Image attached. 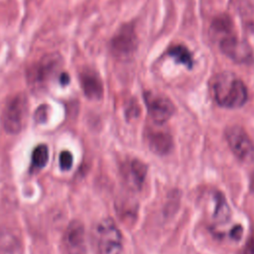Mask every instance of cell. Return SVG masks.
Returning a JSON list of instances; mask_svg holds the SVG:
<instances>
[{
    "instance_id": "cell-15",
    "label": "cell",
    "mask_w": 254,
    "mask_h": 254,
    "mask_svg": "<svg viewBox=\"0 0 254 254\" xmlns=\"http://www.w3.org/2000/svg\"><path fill=\"white\" fill-rule=\"evenodd\" d=\"M49 160V150L45 144L38 145L32 152V165L34 169L44 168Z\"/></svg>"
},
{
    "instance_id": "cell-16",
    "label": "cell",
    "mask_w": 254,
    "mask_h": 254,
    "mask_svg": "<svg viewBox=\"0 0 254 254\" xmlns=\"http://www.w3.org/2000/svg\"><path fill=\"white\" fill-rule=\"evenodd\" d=\"M59 162H60V167L63 171H68L72 166V155L68 151L64 150L61 152Z\"/></svg>"
},
{
    "instance_id": "cell-9",
    "label": "cell",
    "mask_w": 254,
    "mask_h": 254,
    "mask_svg": "<svg viewBox=\"0 0 254 254\" xmlns=\"http://www.w3.org/2000/svg\"><path fill=\"white\" fill-rule=\"evenodd\" d=\"M121 174L129 189L139 190L143 187L147 176V166L138 159H130L122 164Z\"/></svg>"
},
{
    "instance_id": "cell-5",
    "label": "cell",
    "mask_w": 254,
    "mask_h": 254,
    "mask_svg": "<svg viewBox=\"0 0 254 254\" xmlns=\"http://www.w3.org/2000/svg\"><path fill=\"white\" fill-rule=\"evenodd\" d=\"M225 138L232 153L240 161L249 163L254 160V143L241 126L232 125L227 127Z\"/></svg>"
},
{
    "instance_id": "cell-14",
    "label": "cell",
    "mask_w": 254,
    "mask_h": 254,
    "mask_svg": "<svg viewBox=\"0 0 254 254\" xmlns=\"http://www.w3.org/2000/svg\"><path fill=\"white\" fill-rule=\"evenodd\" d=\"M230 215V208L226 202L225 197L217 192L215 194V209L213 217L218 221H226Z\"/></svg>"
},
{
    "instance_id": "cell-6",
    "label": "cell",
    "mask_w": 254,
    "mask_h": 254,
    "mask_svg": "<svg viewBox=\"0 0 254 254\" xmlns=\"http://www.w3.org/2000/svg\"><path fill=\"white\" fill-rule=\"evenodd\" d=\"M144 100L150 117L158 124L168 121L175 112L173 102L165 95L148 91L144 93Z\"/></svg>"
},
{
    "instance_id": "cell-10",
    "label": "cell",
    "mask_w": 254,
    "mask_h": 254,
    "mask_svg": "<svg viewBox=\"0 0 254 254\" xmlns=\"http://www.w3.org/2000/svg\"><path fill=\"white\" fill-rule=\"evenodd\" d=\"M137 46L135 30L131 25L122 26L111 40V50L116 56H129Z\"/></svg>"
},
{
    "instance_id": "cell-4",
    "label": "cell",
    "mask_w": 254,
    "mask_h": 254,
    "mask_svg": "<svg viewBox=\"0 0 254 254\" xmlns=\"http://www.w3.org/2000/svg\"><path fill=\"white\" fill-rule=\"evenodd\" d=\"M96 240L99 254H121L122 235L111 218H104L98 223Z\"/></svg>"
},
{
    "instance_id": "cell-13",
    "label": "cell",
    "mask_w": 254,
    "mask_h": 254,
    "mask_svg": "<svg viewBox=\"0 0 254 254\" xmlns=\"http://www.w3.org/2000/svg\"><path fill=\"white\" fill-rule=\"evenodd\" d=\"M169 56L174 58L178 63L187 65L188 67H191L192 65V58L190 51L182 45H176L170 48Z\"/></svg>"
},
{
    "instance_id": "cell-12",
    "label": "cell",
    "mask_w": 254,
    "mask_h": 254,
    "mask_svg": "<svg viewBox=\"0 0 254 254\" xmlns=\"http://www.w3.org/2000/svg\"><path fill=\"white\" fill-rule=\"evenodd\" d=\"M80 84L86 97L99 99L103 93V86L99 76L91 70H85L80 74Z\"/></svg>"
},
{
    "instance_id": "cell-2",
    "label": "cell",
    "mask_w": 254,
    "mask_h": 254,
    "mask_svg": "<svg viewBox=\"0 0 254 254\" xmlns=\"http://www.w3.org/2000/svg\"><path fill=\"white\" fill-rule=\"evenodd\" d=\"M211 90L216 103L225 108H239L248 98L244 82L231 72L217 74L211 82Z\"/></svg>"
},
{
    "instance_id": "cell-3",
    "label": "cell",
    "mask_w": 254,
    "mask_h": 254,
    "mask_svg": "<svg viewBox=\"0 0 254 254\" xmlns=\"http://www.w3.org/2000/svg\"><path fill=\"white\" fill-rule=\"evenodd\" d=\"M28 114V100L25 94L19 93L6 102L1 122L5 131L9 134H18L24 127Z\"/></svg>"
},
{
    "instance_id": "cell-17",
    "label": "cell",
    "mask_w": 254,
    "mask_h": 254,
    "mask_svg": "<svg viewBox=\"0 0 254 254\" xmlns=\"http://www.w3.org/2000/svg\"><path fill=\"white\" fill-rule=\"evenodd\" d=\"M241 254H254V228L252 229Z\"/></svg>"
},
{
    "instance_id": "cell-11",
    "label": "cell",
    "mask_w": 254,
    "mask_h": 254,
    "mask_svg": "<svg viewBox=\"0 0 254 254\" xmlns=\"http://www.w3.org/2000/svg\"><path fill=\"white\" fill-rule=\"evenodd\" d=\"M146 140L150 150L158 155H167L173 147L172 137L166 131L149 130Z\"/></svg>"
},
{
    "instance_id": "cell-7",
    "label": "cell",
    "mask_w": 254,
    "mask_h": 254,
    "mask_svg": "<svg viewBox=\"0 0 254 254\" xmlns=\"http://www.w3.org/2000/svg\"><path fill=\"white\" fill-rule=\"evenodd\" d=\"M61 64V59L57 55H48L36 64L28 72V78L32 85L45 84L55 73Z\"/></svg>"
},
{
    "instance_id": "cell-8",
    "label": "cell",
    "mask_w": 254,
    "mask_h": 254,
    "mask_svg": "<svg viewBox=\"0 0 254 254\" xmlns=\"http://www.w3.org/2000/svg\"><path fill=\"white\" fill-rule=\"evenodd\" d=\"M64 244L67 254H86L85 232L80 221L69 222L64 235Z\"/></svg>"
},
{
    "instance_id": "cell-20",
    "label": "cell",
    "mask_w": 254,
    "mask_h": 254,
    "mask_svg": "<svg viewBox=\"0 0 254 254\" xmlns=\"http://www.w3.org/2000/svg\"><path fill=\"white\" fill-rule=\"evenodd\" d=\"M250 189L251 190L254 192V172L251 175V179H250Z\"/></svg>"
},
{
    "instance_id": "cell-19",
    "label": "cell",
    "mask_w": 254,
    "mask_h": 254,
    "mask_svg": "<svg viewBox=\"0 0 254 254\" xmlns=\"http://www.w3.org/2000/svg\"><path fill=\"white\" fill-rule=\"evenodd\" d=\"M60 81H61L62 84H66V83H68V81H69L68 75H67L65 72L62 73L61 76H60Z\"/></svg>"
},
{
    "instance_id": "cell-1",
    "label": "cell",
    "mask_w": 254,
    "mask_h": 254,
    "mask_svg": "<svg viewBox=\"0 0 254 254\" xmlns=\"http://www.w3.org/2000/svg\"><path fill=\"white\" fill-rule=\"evenodd\" d=\"M210 34L217 42L220 51L232 61L239 64L251 62L253 53L250 46L236 36L233 24L227 16H218L212 21Z\"/></svg>"
},
{
    "instance_id": "cell-18",
    "label": "cell",
    "mask_w": 254,
    "mask_h": 254,
    "mask_svg": "<svg viewBox=\"0 0 254 254\" xmlns=\"http://www.w3.org/2000/svg\"><path fill=\"white\" fill-rule=\"evenodd\" d=\"M242 231H243V229H242V227H241L240 225L234 226V227L231 229V231H230V236H231V238H233V239H235V240L239 239V238L241 237Z\"/></svg>"
}]
</instances>
